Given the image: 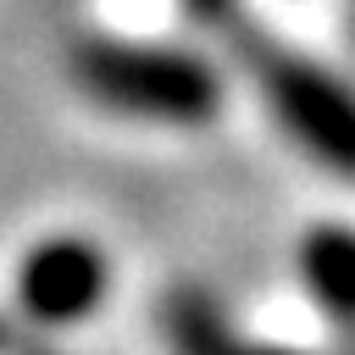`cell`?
Returning <instances> with one entry per match:
<instances>
[{
  "label": "cell",
  "mask_w": 355,
  "mask_h": 355,
  "mask_svg": "<svg viewBox=\"0 0 355 355\" xmlns=\"http://www.w3.org/2000/svg\"><path fill=\"white\" fill-rule=\"evenodd\" d=\"M72 67H78V83L100 105L128 111V116H150V122L194 128V122H211V111L222 100L205 61H194L183 50H144V44L94 39L72 55Z\"/></svg>",
  "instance_id": "1"
},
{
  "label": "cell",
  "mask_w": 355,
  "mask_h": 355,
  "mask_svg": "<svg viewBox=\"0 0 355 355\" xmlns=\"http://www.w3.org/2000/svg\"><path fill=\"white\" fill-rule=\"evenodd\" d=\"M244 61L255 67V83L266 89L272 111L283 116V128L333 172L355 178V94L344 83H333L322 67L266 44V39H239Z\"/></svg>",
  "instance_id": "2"
},
{
  "label": "cell",
  "mask_w": 355,
  "mask_h": 355,
  "mask_svg": "<svg viewBox=\"0 0 355 355\" xmlns=\"http://www.w3.org/2000/svg\"><path fill=\"white\" fill-rule=\"evenodd\" d=\"M105 294V255L89 239H44L28 250L17 272V300L33 322L67 327L83 322Z\"/></svg>",
  "instance_id": "3"
},
{
  "label": "cell",
  "mask_w": 355,
  "mask_h": 355,
  "mask_svg": "<svg viewBox=\"0 0 355 355\" xmlns=\"http://www.w3.org/2000/svg\"><path fill=\"white\" fill-rule=\"evenodd\" d=\"M166 344L172 355H300V349H283V344H261V338H244L222 311L216 300H205L200 288H178L166 294Z\"/></svg>",
  "instance_id": "4"
},
{
  "label": "cell",
  "mask_w": 355,
  "mask_h": 355,
  "mask_svg": "<svg viewBox=\"0 0 355 355\" xmlns=\"http://www.w3.org/2000/svg\"><path fill=\"white\" fill-rule=\"evenodd\" d=\"M300 277L322 311H333L338 322H355V233L349 227H316L300 244Z\"/></svg>",
  "instance_id": "5"
},
{
  "label": "cell",
  "mask_w": 355,
  "mask_h": 355,
  "mask_svg": "<svg viewBox=\"0 0 355 355\" xmlns=\"http://www.w3.org/2000/svg\"><path fill=\"white\" fill-rule=\"evenodd\" d=\"M189 6H194L200 17H222V11H227V0H189Z\"/></svg>",
  "instance_id": "6"
},
{
  "label": "cell",
  "mask_w": 355,
  "mask_h": 355,
  "mask_svg": "<svg viewBox=\"0 0 355 355\" xmlns=\"http://www.w3.org/2000/svg\"><path fill=\"white\" fill-rule=\"evenodd\" d=\"M0 344H6V327H0Z\"/></svg>",
  "instance_id": "7"
}]
</instances>
